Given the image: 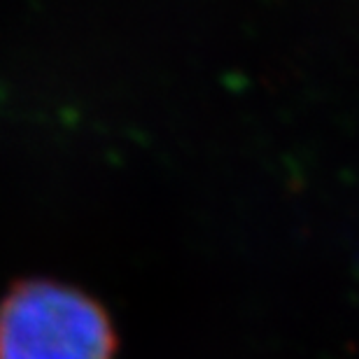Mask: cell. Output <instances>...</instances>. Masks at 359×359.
Listing matches in <instances>:
<instances>
[{"instance_id": "obj_1", "label": "cell", "mask_w": 359, "mask_h": 359, "mask_svg": "<svg viewBox=\"0 0 359 359\" xmlns=\"http://www.w3.org/2000/svg\"><path fill=\"white\" fill-rule=\"evenodd\" d=\"M117 339L96 301L33 280L0 301V359H114Z\"/></svg>"}]
</instances>
